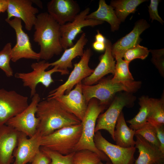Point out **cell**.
Instances as JSON below:
<instances>
[{"instance_id": "6da1fadb", "label": "cell", "mask_w": 164, "mask_h": 164, "mask_svg": "<svg viewBox=\"0 0 164 164\" xmlns=\"http://www.w3.org/2000/svg\"><path fill=\"white\" fill-rule=\"evenodd\" d=\"M36 116L39 121L37 131L42 136L81 122L55 98H47L40 101L37 105Z\"/></svg>"}, {"instance_id": "7a4b0ae2", "label": "cell", "mask_w": 164, "mask_h": 164, "mask_svg": "<svg viewBox=\"0 0 164 164\" xmlns=\"http://www.w3.org/2000/svg\"><path fill=\"white\" fill-rule=\"evenodd\" d=\"M60 26L48 12L37 15L33 40L40 46V59L48 60L63 51L60 42Z\"/></svg>"}, {"instance_id": "3957f363", "label": "cell", "mask_w": 164, "mask_h": 164, "mask_svg": "<svg viewBox=\"0 0 164 164\" xmlns=\"http://www.w3.org/2000/svg\"><path fill=\"white\" fill-rule=\"evenodd\" d=\"M141 84L140 81L114 83L111 79H106L96 84L85 85L82 84V90L87 104L91 99L94 98L99 101L100 104L106 107L111 103L116 93L122 91L130 93L136 92Z\"/></svg>"}, {"instance_id": "277c9868", "label": "cell", "mask_w": 164, "mask_h": 164, "mask_svg": "<svg viewBox=\"0 0 164 164\" xmlns=\"http://www.w3.org/2000/svg\"><path fill=\"white\" fill-rule=\"evenodd\" d=\"M106 108L100 104L96 98H93L89 101L84 117L81 122V135L74 152L83 149L88 150L97 154L101 161L107 162L111 161L107 155L97 148L94 140L97 120L100 114Z\"/></svg>"}, {"instance_id": "5b68a950", "label": "cell", "mask_w": 164, "mask_h": 164, "mask_svg": "<svg viewBox=\"0 0 164 164\" xmlns=\"http://www.w3.org/2000/svg\"><path fill=\"white\" fill-rule=\"evenodd\" d=\"M82 130L81 123L60 128L48 135L42 136L40 141V147L63 155L70 154L75 152Z\"/></svg>"}, {"instance_id": "8992f818", "label": "cell", "mask_w": 164, "mask_h": 164, "mask_svg": "<svg viewBox=\"0 0 164 164\" xmlns=\"http://www.w3.org/2000/svg\"><path fill=\"white\" fill-rule=\"evenodd\" d=\"M125 91L115 96L107 110L99 115L97 120L95 133L101 130L107 131L114 140V132L118 118L125 107L131 108L134 104L135 97Z\"/></svg>"}, {"instance_id": "52a82bcc", "label": "cell", "mask_w": 164, "mask_h": 164, "mask_svg": "<svg viewBox=\"0 0 164 164\" xmlns=\"http://www.w3.org/2000/svg\"><path fill=\"white\" fill-rule=\"evenodd\" d=\"M32 71L27 73H17L15 77L21 79L23 83V85L28 87L30 90V97L36 93V88L37 85L41 83L46 87H48L51 84L54 82L52 78V74L54 73L59 72L61 75L69 73L68 70H62L58 69L57 66L53 67L51 69L46 71L50 67V63L42 60L34 63L31 65Z\"/></svg>"}, {"instance_id": "ba28073f", "label": "cell", "mask_w": 164, "mask_h": 164, "mask_svg": "<svg viewBox=\"0 0 164 164\" xmlns=\"http://www.w3.org/2000/svg\"><path fill=\"white\" fill-rule=\"evenodd\" d=\"M39 94H35L32 97L31 103L24 111L9 120L5 125L19 132L31 137L37 132L39 120L36 117L37 106L40 101Z\"/></svg>"}, {"instance_id": "9c48e42d", "label": "cell", "mask_w": 164, "mask_h": 164, "mask_svg": "<svg viewBox=\"0 0 164 164\" xmlns=\"http://www.w3.org/2000/svg\"><path fill=\"white\" fill-rule=\"evenodd\" d=\"M92 55L90 48L84 50L83 55L77 63L74 64V68L67 80L57 88L51 91L47 98H54L68 94L73 87L90 75L94 70L90 68L89 63Z\"/></svg>"}, {"instance_id": "30bf717a", "label": "cell", "mask_w": 164, "mask_h": 164, "mask_svg": "<svg viewBox=\"0 0 164 164\" xmlns=\"http://www.w3.org/2000/svg\"><path fill=\"white\" fill-rule=\"evenodd\" d=\"M94 140L97 148L107 156L112 164H134L135 147L125 148L112 144L100 131L95 133Z\"/></svg>"}, {"instance_id": "8fae6325", "label": "cell", "mask_w": 164, "mask_h": 164, "mask_svg": "<svg viewBox=\"0 0 164 164\" xmlns=\"http://www.w3.org/2000/svg\"><path fill=\"white\" fill-rule=\"evenodd\" d=\"M90 9L87 8L80 12L72 22L60 26V42L63 49L74 45L73 41L77 35L82 32V29L87 26L93 27L104 23V22L91 19H86Z\"/></svg>"}, {"instance_id": "7c38bea8", "label": "cell", "mask_w": 164, "mask_h": 164, "mask_svg": "<svg viewBox=\"0 0 164 164\" xmlns=\"http://www.w3.org/2000/svg\"><path fill=\"white\" fill-rule=\"evenodd\" d=\"M28 99L15 91L0 89V125L26 109L29 105Z\"/></svg>"}, {"instance_id": "4fadbf2b", "label": "cell", "mask_w": 164, "mask_h": 164, "mask_svg": "<svg viewBox=\"0 0 164 164\" xmlns=\"http://www.w3.org/2000/svg\"><path fill=\"white\" fill-rule=\"evenodd\" d=\"M5 21L14 30L16 36V43L12 49V61L15 62L22 58L39 61L40 55L32 49L29 37L22 29V20L14 18L11 19H6Z\"/></svg>"}, {"instance_id": "5bb4252c", "label": "cell", "mask_w": 164, "mask_h": 164, "mask_svg": "<svg viewBox=\"0 0 164 164\" xmlns=\"http://www.w3.org/2000/svg\"><path fill=\"white\" fill-rule=\"evenodd\" d=\"M41 137L37 131L33 136L29 138L24 133L19 132L17 145L13 153L15 164H26L32 162L40 150Z\"/></svg>"}, {"instance_id": "9a60e30c", "label": "cell", "mask_w": 164, "mask_h": 164, "mask_svg": "<svg viewBox=\"0 0 164 164\" xmlns=\"http://www.w3.org/2000/svg\"><path fill=\"white\" fill-rule=\"evenodd\" d=\"M32 0H9L7 10V19L14 17L21 19L25 24V29L31 30L36 22L38 9L32 5Z\"/></svg>"}, {"instance_id": "2e32d148", "label": "cell", "mask_w": 164, "mask_h": 164, "mask_svg": "<svg viewBox=\"0 0 164 164\" xmlns=\"http://www.w3.org/2000/svg\"><path fill=\"white\" fill-rule=\"evenodd\" d=\"M48 14L60 25L72 21L80 12L79 5L73 0H52L47 5Z\"/></svg>"}, {"instance_id": "e0dca14e", "label": "cell", "mask_w": 164, "mask_h": 164, "mask_svg": "<svg viewBox=\"0 0 164 164\" xmlns=\"http://www.w3.org/2000/svg\"><path fill=\"white\" fill-rule=\"evenodd\" d=\"M149 27L150 25L143 19L137 21L131 32L112 45L111 53L113 57L122 58L127 50L139 44L142 40L140 34Z\"/></svg>"}, {"instance_id": "ac0fdd59", "label": "cell", "mask_w": 164, "mask_h": 164, "mask_svg": "<svg viewBox=\"0 0 164 164\" xmlns=\"http://www.w3.org/2000/svg\"><path fill=\"white\" fill-rule=\"evenodd\" d=\"M82 82H79L68 94L54 98L81 121L84 117L88 105L82 93Z\"/></svg>"}, {"instance_id": "d6986e66", "label": "cell", "mask_w": 164, "mask_h": 164, "mask_svg": "<svg viewBox=\"0 0 164 164\" xmlns=\"http://www.w3.org/2000/svg\"><path fill=\"white\" fill-rule=\"evenodd\" d=\"M19 132L5 124L0 125V164H12Z\"/></svg>"}, {"instance_id": "ffe728a7", "label": "cell", "mask_w": 164, "mask_h": 164, "mask_svg": "<svg viewBox=\"0 0 164 164\" xmlns=\"http://www.w3.org/2000/svg\"><path fill=\"white\" fill-rule=\"evenodd\" d=\"M111 41L106 39L104 53L100 57V62L93 73L82 80L83 84L92 85L108 73L114 74L115 61L111 54Z\"/></svg>"}, {"instance_id": "44dd1931", "label": "cell", "mask_w": 164, "mask_h": 164, "mask_svg": "<svg viewBox=\"0 0 164 164\" xmlns=\"http://www.w3.org/2000/svg\"><path fill=\"white\" fill-rule=\"evenodd\" d=\"M136 138L135 147L138 150L139 155L134 164H152L164 161V153L150 143L143 137L135 135Z\"/></svg>"}, {"instance_id": "7402d4cb", "label": "cell", "mask_w": 164, "mask_h": 164, "mask_svg": "<svg viewBox=\"0 0 164 164\" xmlns=\"http://www.w3.org/2000/svg\"><path fill=\"white\" fill-rule=\"evenodd\" d=\"M88 39L85 33H83L75 44L64 50L61 57L56 61L50 63V66H57L62 70H68L73 67L72 61L78 56H81L84 53V49Z\"/></svg>"}, {"instance_id": "603a6c76", "label": "cell", "mask_w": 164, "mask_h": 164, "mask_svg": "<svg viewBox=\"0 0 164 164\" xmlns=\"http://www.w3.org/2000/svg\"><path fill=\"white\" fill-rule=\"evenodd\" d=\"M114 132V140L116 145L128 148L135 147L134 140L135 130L127 125L122 112L120 114L117 121Z\"/></svg>"}, {"instance_id": "cb8c5ba5", "label": "cell", "mask_w": 164, "mask_h": 164, "mask_svg": "<svg viewBox=\"0 0 164 164\" xmlns=\"http://www.w3.org/2000/svg\"><path fill=\"white\" fill-rule=\"evenodd\" d=\"M114 9L113 7L107 5L105 0H100L98 9L87 15L86 19L106 21L110 24L111 31L117 30L119 27L121 22L116 16Z\"/></svg>"}, {"instance_id": "d4e9b609", "label": "cell", "mask_w": 164, "mask_h": 164, "mask_svg": "<svg viewBox=\"0 0 164 164\" xmlns=\"http://www.w3.org/2000/svg\"><path fill=\"white\" fill-rule=\"evenodd\" d=\"M145 0H112L110 5L115 9L117 18L121 22H124L127 16L131 13H134L137 7Z\"/></svg>"}, {"instance_id": "484cf974", "label": "cell", "mask_w": 164, "mask_h": 164, "mask_svg": "<svg viewBox=\"0 0 164 164\" xmlns=\"http://www.w3.org/2000/svg\"><path fill=\"white\" fill-rule=\"evenodd\" d=\"M139 100V111L133 118L127 121L130 124L129 128L135 130L139 129L147 121L151 106L150 98L148 96H142Z\"/></svg>"}, {"instance_id": "4316f807", "label": "cell", "mask_w": 164, "mask_h": 164, "mask_svg": "<svg viewBox=\"0 0 164 164\" xmlns=\"http://www.w3.org/2000/svg\"><path fill=\"white\" fill-rule=\"evenodd\" d=\"M151 106L147 121L164 124V96L159 99L150 98Z\"/></svg>"}, {"instance_id": "83f0119b", "label": "cell", "mask_w": 164, "mask_h": 164, "mask_svg": "<svg viewBox=\"0 0 164 164\" xmlns=\"http://www.w3.org/2000/svg\"><path fill=\"white\" fill-rule=\"evenodd\" d=\"M115 59L116 63L114 76L111 79L112 81L116 83L134 80L129 70V63L120 57H117Z\"/></svg>"}, {"instance_id": "f1b7e54d", "label": "cell", "mask_w": 164, "mask_h": 164, "mask_svg": "<svg viewBox=\"0 0 164 164\" xmlns=\"http://www.w3.org/2000/svg\"><path fill=\"white\" fill-rule=\"evenodd\" d=\"M101 161L97 154L87 149L75 152L72 158L73 164H97Z\"/></svg>"}, {"instance_id": "f546056e", "label": "cell", "mask_w": 164, "mask_h": 164, "mask_svg": "<svg viewBox=\"0 0 164 164\" xmlns=\"http://www.w3.org/2000/svg\"><path fill=\"white\" fill-rule=\"evenodd\" d=\"M135 135H138L160 149V144L153 126L147 121L139 129L135 130Z\"/></svg>"}, {"instance_id": "4dcf8cb0", "label": "cell", "mask_w": 164, "mask_h": 164, "mask_svg": "<svg viewBox=\"0 0 164 164\" xmlns=\"http://www.w3.org/2000/svg\"><path fill=\"white\" fill-rule=\"evenodd\" d=\"M11 43H7L0 51V68L8 77L13 75V71L10 66V62L12 59Z\"/></svg>"}, {"instance_id": "1f68e13d", "label": "cell", "mask_w": 164, "mask_h": 164, "mask_svg": "<svg viewBox=\"0 0 164 164\" xmlns=\"http://www.w3.org/2000/svg\"><path fill=\"white\" fill-rule=\"evenodd\" d=\"M40 149L50 158L49 164H73L72 158L74 152L64 155L43 147H40Z\"/></svg>"}, {"instance_id": "d6a6232c", "label": "cell", "mask_w": 164, "mask_h": 164, "mask_svg": "<svg viewBox=\"0 0 164 164\" xmlns=\"http://www.w3.org/2000/svg\"><path fill=\"white\" fill-rule=\"evenodd\" d=\"M149 50L146 47L137 45L135 47L127 50L123 57L124 60L129 63L135 59H145L149 55Z\"/></svg>"}, {"instance_id": "836d02e7", "label": "cell", "mask_w": 164, "mask_h": 164, "mask_svg": "<svg viewBox=\"0 0 164 164\" xmlns=\"http://www.w3.org/2000/svg\"><path fill=\"white\" fill-rule=\"evenodd\" d=\"M152 54V61L159 70L161 74L164 75V50L163 49L159 50H150Z\"/></svg>"}, {"instance_id": "e575fe53", "label": "cell", "mask_w": 164, "mask_h": 164, "mask_svg": "<svg viewBox=\"0 0 164 164\" xmlns=\"http://www.w3.org/2000/svg\"><path fill=\"white\" fill-rule=\"evenodd\" d=\"M160 1L158 0H151L150 5L148 6L149 12L150 19L152 22L156 20L163 24L164 21L159 15L158 11V5Z\"/></svg>"}, {"instance_id": "d590c367", "label": "cell", "mask_w": 164, "mask_h": 164, "mask_svg": "<svg viewBox=\"0 0 164 164\" xmlns=\"http://www.w3.org/2000/svg\"><path fill=\"white\" fill-rule=\"evenodd\" d=\"M150 123L154 127L156 135L160 144V150L164 153V125Z\"/></svg>"}, {"instance_id": "8d00e7d4", "label": "cell", "mask_w": 164, "mask_h": 164, "mask_svg": "<svg viewBox=\"0 0 164 164\" xmlns=\"http://www.w3.org/2000/svg\"><path fill=\"white\" fill-rule=\"evenodd\" d=\"M50 161L49 157L40 149L30 164H49Z\"/></svg>"}, {"instance_id": "74e56055", "label": "cell", "mask_w": 164, "mask_h": 164, "mask_svg": "<svg viewBox=\"0 0 164 164\" xmlns=\"http://www.w3.org/2000/svg\"><path fill=\"white\" fill-rule=\"evenodd\" d=\"M93 48L95 50L101 52L105 50V43H101L95 41L92 45Z\"/></svg>"}, {"instance_id": "f35d334b", "label": "cell", "mask_w": 164, "mask_h": 164, "mask_svg": "<svg viewBox=\"0 0 164 164\" xmlns=\"http://www.w3.org/2000/svg\"><path fill=\"white\" fill-rule=\"evenodd\" d=\"M9 4V0H0V13L7 11Z\"/></svg>"}, {"instance_id": "ab89813d", "label": "cell", "mask_w": 164, "mask_h": 164, "mask_svg": "<svg viewBox=\"0 0 164 164\" xmlns=\"http://www.w3.org/2000/svg\"><path fill=\"white\" fill-rule=\"evenodd\" d=\"M97 33L95 36V41L98 42L105 43L106 39L99 30L97 31Z\"/></svg>"}, {"instance_id": "60d3db41", "label": "cell", "mask_w": 164, "mask_h": 164, "mask_svg": "<svg viewBox=\"0 0 164 164\" xmlns=\"http://www.w3.org/2000/svg\"><path fill=\"white\" fill-rule=\"evenodd\" d=\"M97 164H112L111 162H107L104 163L102 162L101 161L99 162Z\"/></svg>"}, {"instance_id": "b9f144b4", "label": "cell", "mask_w": 164, "mask_h": 164, "mask_svg": "<svg viewBox=\"0 0 164 164\" xmlns=\"http://www.w3.org/2000/svg\"><path fill=\"white\" fill-rule=\"evenodd\" d=\"M152 164H164V161L156 162Z\"/></svg>"}, {"instance_id": "7bdbcfd3", "label": "cell", "mask_w": 164, "mask_h": 164, "mask_svg": "<svg viewBox=\"0 0 164 164\" xmlns=\"http://www.w3.org/2000/svg\"><path fill=\"white\" fill-rule=\"evenodd\" d=\"M12 164H15V162H14Z\"/></svg>"}]
</instances>
